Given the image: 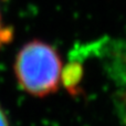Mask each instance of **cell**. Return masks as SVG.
<instances>
[{"label":"cell","instance_id":"6da1fadb","mask_svg":"<svg viewBox=\"0 0 126 126\" xmlns=\"http://www.w3.org/2000/svg\"><path fill=\"white\" fill-rule=\"evenodd\" d=\"M15 70L20 86L33 96H47L60 86L62 61L48 43L34 40L24 44L17 55Z\"/></svg>","mask_w":126,"mask_h":126},{"label":"cell","instance_id":"7a4b0ae2","mask_svg":"<svg viewBox=\"0 0 126 126\" xmlns=\"http://www.w3.org/2000/svg\"><path fill=\"white\" fill-rule=\"evenodd\" d=\"M81 72L82 70L79 67L78 64H72L67 69H65L62 73L61 79L63 80V84L71 93H74V90L76 89L79 82H80Z\"/></svg>","mask_w":126,"mask_h":126},{"label":"cell","instance_id":"3957f363","mask_svg":"<svg viewBox=\"0 0 126 126\" xmlns=\"http://www.w3.org/2000/svg\"><path fill=\"white\" fill-rule=\"evenodd\" d=\"M12 38V30L8 27H4L1 21V16H0V48L8 43Z\"/></svg>","mask_w":126,"mask_h":126},{"label":"cell","instance_id":"277c9868","mask_svg":"<svg viewBox=\"0 0 126 126\" xmlns=\"http://www.w3.org/2000/svg\"><path fill=\"white\" fill-rule=\"evenodd\" d=\"M0 126H8V121H7L6 114L0 107Z\"/></svg>","mask_w":126,"mask_h":126}]
</instances>
